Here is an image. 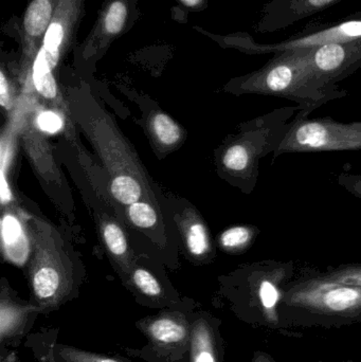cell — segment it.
<instances>
[{
  "instance_id": "obj_25",
  "label": "cell",
  "mask_w": 361,
  "mask_h": 362,
  "mask_svg": "<svg viewBox=\"0 0 361 362\" xmlns=\"http://www.w3.org/2000/svg\"><path fill=\"white\" fill-rule=\"evenodd\" d=\"M59 331H48L47 333L37 334V335L32 336L31 348L35 352L36 357L40 359V362H57L54 358V353L53 348L55 346V340Z\"/></svg>"
},
{
  "instance_id": "obj_27",
  "label": "cell",
  "mask_w": 361,
  "mask_h": 362,
  "mask_svg": "<svg viewBox=\"0 0 361 362\" xmlns=\"http://www.w3.org/2000/svg\"><path fill=\"white\" fill-rule=\"evenodd\" d=\"M176 6L172 11L174 18L182 21V17L186 18L190 13L201 12L206 10L209 0H175Z\"/></svg>"
},
{
  "instance_id": "obj_9",
  "label": "cell",
  "mask_w": 361,
  "mask_h": 362,
  "mask_svg": "<svg viewBox=\"0 0 361 362\" xmlns=\"http://www.w3.org/2000/svg\"><path fill=\"white\" fill-rule=\"evenodd\" d=\"M86 0H59L45 33L38 54L45 57L51 69L76 46L78 28L85 12Z\"/></svg>"
},
{
  "instance_id": "obj_18",
  "label": "cell",
  "mask_w": 361,
  "mask_h": 362,
  "mask_svg": "<svg viewBox=\"0 0 361 362\" xmlns=\"http://www.w3.org/2000/svg\"><path fill=\"white\" fill-rule=\"evenodd\" d=\"M259 234L260 230L254 226H235L223 232L220 245L224 250L242 252L251 246Z\"/></svg>"
},
{
  "instance_id": "obj_11",
  "label": "cell",
  "mask_w": 361,
  "mask_h": 362,
  "mask_svg": "<svg viewBox=\"0 0 361 362\" xmlns=\"http://www.w3.org/2000/svg\"><path fill=\"white\" fill-rule=\"evenodd\" d=\"M40 315V310L23 301L6 280L1 282L0 293V356L17 348L21 340L31 331Z\"/></svg>"
},
{
  "instance_id": "obj_13",
  "label": "cell",
  "mask_w": 361,
  "mask_h": 362,
  "mask_svg": "<svg viewBox=\"0 0 361 362\" xmlns=\"http://www.w3.org/2000/svg\"><path fill=\"white\" fill-rule=\"evenodd\" d=\"M59 0H30L19 25L20 66L23 72L31 70L32 64L42 47L53 13Z\"/></svg>"
},
{
  "instance_id": "obj_24",
  "label": "cell",
  "mask_w": 361,
  "mask_h": 362,
  "mask_svg": "<svg viewBox=\"0 0 361 362\" xmlns=\"http://www.w3.org/2000/svg\"><path fill=\"white\" fill-rule=\"evenodd\" d=\"M187 246L194 257H201L210 250L209 238L207 229L201 223H194L189 228L187 233Z\"/></svg>"
},
{
  "instance_id": "obj_17",
  "label": "cell",
  "mask_w": 361,
  "mask_h": 362,
  "mask_svg": "<svg viewBox=\"0 0 361 362\" xmlns=\"http://www.w3.org/2000/svg\"><path fill=\"white\" fill-rule=\"evenodd\" d=\"M102 235H103L104 243L112 257L118 259L119 272L124 280L133 267L129 262V253H127L129 246H127V240L124 232L117 223H108L103 226Z\"/></svg>"
},
{
  "instance_id": "obj_30",
  "label": "cell",
  "mask_w": 361,
  "mask_h": 362,
  "mask_svg": "<svg viewBox=\"0 0 361 362\" xmlns=\"http://www.w3.org/2000/svg\"><path fill=\"white\" fill-rule=\"evenodd\" d=\"M0 104L6 110L12 107V85L6 74L4 66L0 71Z\"/></svg>"
},
{
  "instance_id": "obj_5",
  "label": "cell",
  "mask_w": 361,
  "mask_h": 362,
  "mask_svg": "<svg viewBox=\"0 0 361 362\" xmlns=\"http://www.w3.org/2000/svg\"><path fill=\"white\" fill-rule=\"evenodd\" d=\"M201 33L215 40L226 49H235L249 55L276 54L288 50L313 49L334 42H349L361 38V11L341 21L326 23H311L302 31L277 42H259L247 32L211 33L197 28Z\"/></svg>"
},
{
  "instance_id": "obj_10",
  "label": "cell",
  "mask_w": 361,
  "mask_h": 362,
  "mask_svg": "<svg viewBox=\"0 0 361 362\" xmlns=\"http://www.w3.org/2000/svg\"><path fill=\"white\" fill-rule=\"evenodd\" d=\"M307 51L309 65L316 76L332 86L361 68V38L324 45Z\"/></svg>"
},
{
  "instance_id": "obj_4",
  "label": "cell",
  "mask_w": 361,
  "mask_h": 362,
  "mask_svg": "<svg viewBox=\"0 0 361 362\" xmlns=\"http://www.w3.org/2000/svg\"><path fill=\"white\" fill-rule=\"evenodd\" d=\"M196 304L190 299L144 317L136 327L148 339L141 349L123 348L129 356L146 362H190L192 325Z\"/></svg>"
},
{
  "instance_id": "obj_20",
  "label": "cell",
  "mask_w": 361,
  "mask_h": 362,
  "mask_svg": "<svg viewBox=\"0 0 361 362\" xmlns=\"http://www.w3.org/2000/svg\"><path fill=\"white\" fill-rule=\"evenodd\" d=\"M32 81L34 88L46 99H55L57 95V86L53 70L47 63L44 57L36 54L31 68Z\"/></svg>"
},
{
  "instance_id": "obj_15",
  "label": "cell",
  "mask_w": 361,
  "mask_h": 362,
  "mask_svg": "<svg viewBox=\"0 0 361 362\" xmlns=\"http://www.w3.org/2000/svg\"><path fill=\"white\" fill-rule=\"evenodd\" d=\"M220 320L208 312H196L192 325L190 362H225Z\"/></svg>"
},
{
  "instance_id": "obj_1",
  "label": "cell",
  "mask_w": 361,
  "mask_h": 362,
  "mask_svg": "<svg viewBox=\"0 0 361 362\" xmlns=\"http://www.w3.org/2000/svg\"><path fill=\"white\" fill-rule=\"evenodd\" d=\"M225 90L235 95H259L295 102L309 115L324 104L347 97L338 85L326 84L309 65L307 49L276 53L260 69L232 78Z\"/></svg>"
},
{
  "instance_id": "obj_6",
  "label": "cell",
  "mask_w": 361,
  "mask_h": 362,
  "mask_svg": "<svg viewBox=\"0 0 361 362\" xmlns=\"http://www.w3.org/2000/svg\"><path fill=\"white\" fill-rule=\"evenodd\" d=\"M300 110L292 120L273 157L295 153L337 152L361 151V121L343 123L334 119H309Z\"/></svg>"
},
{
  "instance_id": "obj_14",
  "label": "cell",
  "mask_w": 361,
  "mask_h": 362,
  "mask_svg": "<svg viewBox=\"0 0 361 362\" xmlns=\"http://www.w3.org/2000/svg\"><path fill=\"white\" fill-rule=\"evenodd\" d=\"M123 281L136 301L146 308L163 310L182 301L167 279L143 266H133Z\"/></svg>"
},
{
  "instance_id": "obj_2",
  "label": "cell",
  "mask_w": 361,
  "mask_h": 362,
  "mask_svg": "<svg viewBox=\"0 0 361 362\" xmlns=\"http://www.w3.org/2000/svg\"><path fill=\"white\" fill-rule=\"evenodd\" d=\"M300 110L299 106L278 108L242 125L220 156V167L231 182L246 193L254 191L261 159L273 155Z\"/></svg>"
},
{
  "instance_id": "obj_31",
  "label": "cell",
  "mask_w": 361,
  "mask_h": 362,
  "mask_svg": "<svg viewBox=\"0 0 361 362\" xmlns=\"http://www.w3.org/2000/svg\"><path fill=\"white\" fill-rule=\"evenodd\" d=\"M252 362H271L268 361V358L263 356V355H258V356L254 357V361Z\"/></svg>"
},
{
  "instance_id": "obj_19",
  "label": "cell",
  "mask_w": 361,
  "mask_h": 362,
  "mask_svg": "<svg viewBox=\"0 0 361 362\" xmlns=\"http://www.w3.org/2000/svg\"><path fill=\"white\" fill-rule=\"evenodd\" d=\"M53 353L57 362H131L120 356L100 354L63 344H55Z\"/></svg>"
},
{
  "instance_id": "obj_16",
  "label": "cell",
  "mask_w": 361,
  "mask_h": 362,
  "mask_svg": "<svg viewBox=\"0 0 361 362\" xmlns=\"http://www.w3.org/2000/svg\"><path fill=\"white\" fill-rule=\"evenodd\" d=\"M1 240L4 255L16 265H23L30 255V242L25 225L13 213L1 219Z\"/></svg>"
},
{
  "instance_id": "obj_22",
  "label": "cell",
  "mask_w": 361,
  "mask_h": 362,
  "mask_svg": "<svg viewBox=\"0 0 361 362\" xmlns=\"http://www.w3.org/2000/svg\"><path fill=\"white\" fill-rule=\"evenodd\" d=\"M153 133L159 142L165 146H173L182 138L179 127L167 115H155L152 121Z\"/></svg>"
},
{
  "instance_id": "obj_23",
  "label": "cell",
  "mask_w": 361,
  "mask_h": 362,
  "mask_svg": "<svg viewBox=\"0 0 361 362\" xmlns=\"http://www.w3.org/2000/svg\"><path fill=\"white\" fill-rule=\"evenodd\" d=\"M320 280L337 284L361 287V263L347 264L330 268L326 274H314Z\"/></svg>"
},
{
  "instance_id": "obj_7",
  "label": "cell",
  "mask_w": 361,
  "mask_h": 362,
  "mask_svg": "<svg viewBox=\"0 0 361 362\" xmlns=\"http://www.w3.org/2000/svg\"><path fill=\"white\" fill-rule=\"evenodd\" d=\"M290 305L309 312L339 316H356L361 313V287L337 284L309 274L285 293Z\"/></svg>"
},
{
  "instance_id": "obj_29",
  "label": "cell",
  "mask_w": 361,
  "mask_h": 362,
  "mask_svg": "<svg viewBox=\"0 0 361 362\" xmlns=\"http://www.w3.org/2000/svg\"><path fill=\"white\" fill-rule=\"evenodd\" d=\"M337 183L361 200V175L343 172L337 176Z\"/></svg>"
},
{
  "instance_id": "obj_8",
  "label": "cell",
  "mask_w": 361,
  "mask_h": 362,
  "mask_svg": "<svg viewBox=\"0 0 361 362\" xmlns=\"http://www.w3.org/2000/svg\"><path fill=\"white\" fill-rule=\"evenodd\" d=\"M139 17L138 0H105L93 29L76 47V61L90 67L104 57L112 42L133 28Z\"/></svg>"
},
{
  "instance_id": "obj_28",
  "label": "cell",
  "mask_w": 361,
  "mask_h": 362,
  "mask_svg": "<svg viewBox=\"0 0 361 362\" xmlns=\"http://www.w3.org/2000/svg\"><path fill=\"white\" fill-rule=\"evenodd\" d=\"M36 125L40 131L49 134H55L61 131L64 125V121L57 112L45 110L36 117Z\"/></svg>"
},
{
  "instance_id": "obj_26",
  "label": "cell",
  "mask_w": 361,
  "mask_h": 362,
  "mask_svg": "<svg viewBox=\"0 0 361 362\" xmlns=\"http://www.w3.org/2000/svg\"><path fill=\"white\" fill-rule=\"evenodd\" d=\"M127 215L134 225L139 228H152L157 223V213L148 202H137L127 209Z\"/></svg>"
},
{
  "instance_id": "obj_3",
  "label": "cell",
  "mask_w": 361,
  "mask_h": 362,
  "mask_svg": "<svg viewBox=\"0 0 361 362\" xmlns=\"http://www.w3.org/2000/svg\"><path fill=\"white\" fill-rule=\"evenodd\" d=\"M35 232L33 238V250L29 266V283L31 288L30 303L33 304L40 314H50L59 308L76 299L78 289L84 279V272L76 259L68 253L55 249L57 243L45 240L44 229L40 231V221H34Z\"/></svg>"
},
{
  "instance_id": "obj_12",
  "label": "cell",
  "mask_w": 361,
  "mask_h": 362,
  "mask_svg": "<svg viewBox=\"0 0 361 362\" xmlns=\"http://www.w3.org/2000/svg\"><path fill=\"white\" fill-rule=\"evenodd\" d=\"M343 0H271L261 12L258 33H273L328 10Z\"/></svg>"
},
{
  "instance_id": "obj_21",
  "label": "cell",
  "mask_w": 361,
  "mask_h": 362,
  "mask_svg": "<svg viewBox=\"0 0 361 362\" xmlns=\"http://www.w3.org/2000/svg\"><path fill=\"white\" fill-rule=\"evenodd\" d=\"M110 192L120 204L131 206L139 202L142 196V185L133 175H118L112 178Z\"/></svg>"
}]
</instances>
